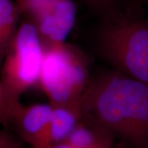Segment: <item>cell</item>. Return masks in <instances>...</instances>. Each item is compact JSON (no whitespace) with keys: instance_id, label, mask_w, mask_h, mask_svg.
I'll use <instances>...</instances> for the list:
<instances>
[{"instance_id":"3957f363","label":"cell","mask_w":148,"mask_h":148,"mask_svg":"<svg viewBox=\"0 0 148 148\" xmlns=\"http://www.w3.org/2000/svg\"><path fill=\"white\" fill-rule=\"evenodd\" d=\"M39 85L53 107L81 109L90 82L88 65L78 49L64 42H43Z\"/></svg>"},{"instance_id":"7a4b0ae2","label":"cell","mask_w":148,"mask_h":148,"mask_svg":"<svg viewBox=\"0 0 148 148\" xmlns=\"http://www.w3.org/2000/svg\"><path fill=\"white\" fill-rule=\"evenodd\" d=\"M98 35V49L114 70L148 83V21L115 10Z\"/></svg>"},{"instance_id":"7c38bea8","label":"cell","mask_w":148,"mask_h":148,"mask_svg":"<svg viewBox=\"0 0 148 148\" xmlns=\"http://www.w3.org/2000/svg\"><path fill=\"white\" fill-rule=\"evenodd\" d=\"M0 148H21V145L9 132L0 130Z\"/></svg>"},{"instance_id":"6da1fadb","label":"cell","mask_w":148,"mask_h":148,"mask_svg":"<svg viewBox=\"0 0 148 148\" xmlns=\"http://www.w3.org/2000/svg\"><path fill=\"white\" fill-rule=\"evenodd\" d=\"M82 119L133 148H148V83L116 70L96 76L85 90Z\"/></svg>"},{"instance_id":"8fae6325","label":"cell","mask_w":148,"mask_h":148,"mask_svg":"<svg viewBox=\"0 0 148 148\" xmlns=\"http://www.w3.org/2000/svg\"><path fill=\"white\" fill-rule=\"evenodd\" d=\"M91 8L103 12L106 14L115 10V7L120 0H83Z\"/></svg>"},{"instance_id":"5bb4252c","label":"cell","mask_w":148,"mask_h":148,"mask_svg":"<svg viewBox=\"0 0 148 148\" xmlns=\"http://www.w3.org/2000/svg\"><path fill=\"white\" fill-rule=\"evenodd\" d=\"M139 1H143V2H147L148 0H139Z\"/></svg>"},{"instance_id":"9c48e42d","label":"cell","mask_w":148,"mask_h":148,"mask_svg":"<svg viewBox=\"0 0 148 148\" xmlns=\"http://www.w3.org/2000/svg\"><path fill=\"white\" fill-rule=\"evenodd\" d=\"M82 117V110H80L68 107H53L50 120V138L53 147L68 139L80 123Z\"/></svg>"},{"instance_id":"ba28073f","label":"cell","mask_w":148,"mask_h":148,"mask_svg":"<svg viewBox=\"0 0 148 148\" xmlns=\"http://www.w3.org/2000/svg\"><path fill=\"white\" fill-rule=\"evenodd\" d=\"M21 12L13 0H0V69L19 27Z\"/></svg>"},{"instance_id":"30bf717a","label":"cell","mask_w":148,"mask_h":148,"mask_svg":"<svg viewBox=\"0 0 148 148\" xmlns=\"http://www.w3.org/2000/svg\"><path fill=\"white\" fill-rule=\"evenodd\" d=\"M22 106L19 100L8 94L0 82V125H13Z\"/></svg>"},{"instance_id":"52a82bcc","label":"cell","mask_w":148,"mask_h":148,"mask_svg":"<svg viewBox=\"0 0 148 148\" xmlns=\"http://www.w3.org/2000/svg\"><path fill=\"white\" fill-rule=\"evenodd\" d=\"M113 140L109 132L82 118L65 142L74 148H110Z\"/></svg>"},{"instance_id":"5b68a950","label":"cell","mask_w":148,"mask_h":148,"mask_svg":"<svg viewBox=\"0 0 148 148\" xmlns=\"http://www.w3.org/2000/svg\"><path fill=\"white\" fill-rule=\"evenodd\" d=\"M21 16L35 27L43 42H64L74 27L73 0H15Z\"/></svg>"},{"instance_id":"4fadbf2b","label":"cell","mask_w":148,"mask_h":148,"mask_svg":"<svg viewBox=\"0 0 148 148\" xmlns=\"http://www.w3.org/2000/svg\"><path fill=\"white\" fill-rule=\"evenodd\" d=\"M52 148H74L70 144L67 143V142H64V143H58L57 145L53 146Z\"/></svg>"},{"instance_id":"277c9868","label":"cell","mask_w":148,"mask_h":148,"mask_svg":"<svg viewBox=\"0 0 148 148\" xmlns=\"http://www.w3.org/2000/svg\"><path fill=\"white\" fill-rule=\"evenodd\" d=\"M44 57L42 39L30 21L19 25L1 67L0 82L8 94L19 100L39 85Z\"/></svg>"},{"instance_id":"8992f818","label":"cell","mask_w":148,"mask_h":148,"mask_svg":"<svg viewBox=\"0 0 148 148\" xmlns=\"http://www.w3.org/2000/svg\"><path fill=\"white\" fill-rule=\"evenodd\" d=\"M53 107L50 104L22 106L12 126L22 141L32 148H52L50 120Z\"/></svg>"}]
</instances>
